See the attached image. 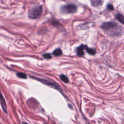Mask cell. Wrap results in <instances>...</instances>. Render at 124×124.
Here are the masks:
<instances>
[{
	"instance_id": "cell-3",
	"label": "cell",
	"mask_w": 124,
	"mask_h": 124,
	"mask_svg": "<svg viewBox=\"0 0 124 124\" xmlns=\"http://www.w3.org/2000/svg\"><path fill=\"white\" fill-rule=\"evenodd\" d=\"M117 26V24L116 22L110 21L103 23L101 27L104 30H109L112 29H113Z\"/></svg>"
},
{
	"instance_id": "cell-11",
	"label": "cell",
	"mask_w": 124,
	"mask_h": 124,
	"mask_svg": "<svg viewBox=\"0 0 124 124\" xmlns=\"http://www.w3.org/2000/svg\"><path fill=\"white\" fill-rule=\"evenodd\" d=\"M60 78L64 83H68L69 81V79L68 78L64 75H61L60 76Z\"/></svg>"
},
{
	"instance_id": "cell-2",
	"label": "cell",
	"mask_w": 124,
	"mask_h": 124,
	"mask_svg": "<svg viewBox=\"0 0 124 124\" xmlns=\"http://www.w3.org/2000/svg\"><path fill=\"white\" fill-rule=\"evenodd\" d=\"M77 7L73 4L65 5L61 7V11L64 14H73L76 12Z\"/></svg>"
},
{
	"instance_id": "cell-10",
	"label": "cell",
	"mask_w": 124,
	"mask_h": 124,
	"mask_svg": "<svg viewBox=\"0 0 124 124\" xmlns=\"http://www.w3.org/2000/svg\"><path fill=\"white\" fill-rule=\"evenodd\" d=\"M62 51L60 48H57L54 50L53 52V54L55 56H59L62 55Z\"/></svg>"
},
{
	"instance_id": "cell-7",
	"label": "cell",
	"mask_w": 124,
	"mask_h": 124,
	"mask_svg": "<svg viewBox=\"0 0 124 124\" xmlns=\"http://www.w3.org/2000/svg\"><path fill=\"white\" fill-rule=\"evenodd\" d=\"M91 4L93 6L97 7L102 4L103 1L100 0H92L91 1Z\"/></svg>"
},
{
	"instance_id": "cell-6",
	"label": "cell",
	"mask_w": 124,
	"mask_h": 124,
	"mask_svg": "<svg viewBox=\"0 0 124 124\" xmlns=\"http://www.w3.org/2000/svg\"><path fill=\"white\" fill-rule=\"evenodd\" d=\"M0 104L3 111H4L5 112H7V108H6V102L2 94H1V97H0Z\"/></svg>"
},
{
	"instance_id": "cell-5",
	"label": "cell",
	"mask_w": 124,
	"mask_h": 124,
	"mask_svg": "<svg viewBox=\"0 0 124 124\" xmlns=\"http://www.w3.org/2000/svg\"><path fill=\"white\" fill-rule=\"evenodd\" d=\"M85 45H81L80 46L78 47L77 48V54L78 56L81 57L84 54V52H83V49H85Z\"/></svg>"
},
{
	"instance_id": "cell-13",
	"label": "cell",
	"mask_w": 124,
	"mask_h": 124,
	"mask_svg": "<svg viewBox=\"0 0 124 124\" xmlns=\"http://www.w3.org/2000/svg\"><path fill=\"white\" fill-rule=\"evenodd\" d=\"M43 57H44V58L45 59H49L51 58V56L50 54L49 53H46V54H45L43 55Z\"/></svg>"
},
{
	"instance_id": "cell-4",
	"label": "cell",
	"mask_w": 124,
	"mask_h": 124,
	"mask_svg": "<svg viewBox=\"0 0 124 124\" xmlns=\"http://www.w3.org/2000/svg\"><path fill=\"white\" fill-rule=\"evenodd\" d=\"M33 78L35 79H36L37 80H39L40 82L43 83V84H46L48 86H49L52 88H54L55 89H56L57 90L59 89V87H58L57 85H55L54 83L53 82H51L49 81H48V80H45V79H41V78H36V77H33Z\"/></svg>"
},
{
	"instance_id": "cell-12",
	"label": "cell",
	"mask_w": 124,
	"mask_h": 124,
	"mask_svg": "<svg viewBox=\"0 0 124 124\" xmlns=\"http://www.w3.org/2000/svg\"><path fill=\"white\" fill-rule=\"evenodd\" d=\"M17 76L18 77L20 78H27V76L25 74L23 73H17Z\"/></svg>"
},
{
	"instance_id": "cell-9",
	"label": "cell",
	"mask_w": 124,
	"mask_h": 124,
	"mask_svg": "<svg viewBox=\"0 0 124 124\" xmlns=\"http://www.w3.org/2000/svg\"><path fill=\"white\" fill-rule=\"evenodd\" d=\"M85 49H86V50L87 51L88 53H89V54H90L91 55H94L95 53V51L94 49H93V48H89V47H87V46H85Z\"/></svg>"
},
{
	"instance_id": "cell-1",
	"label": "cell",
	"mask_w": 124,
	"mask_h": 124,
	"mask_svg": "<svg viewBox=\"0 0 124 124\" xmlns=\"http://www.w3.org/2000/svg\"><path fill=\"white\" fill-rule=\"evenodd\" d=\"M42 13V7L40 5L35 6L31 8L29 11L28 16L31 19L39 18Z\"/></svg>"
},
{
	"instance_id": "cell-8",
	"label": "cell",
	"mask_w": 124,
	"mask_h": 124,
	"mask_svg": "<svg viewBox=\"0 0 124 124\" xmlns=\"http://www.w3.org/2000/svg\"><path fill=\"white\" fill-rule=\"evenodd\" d=\"M116 18L121 23L124 25V17L120 14H118L116 15Z\"/></svg>"
},
{
	"instance_id": "cell-15",
	"label": "cell",
	"mask_w": 124,
	"mask_h": 124,
	"mask_svg": "<svg viewBox=\"0 0 124 124\" xmlns=\"http://www.w3.org/2000/svg\"><path fill=\"white\" fill-rule=\"evenodd\" d=\"M22 124H28V123H26V122H23V123H22Z\"/></svg>"
},
{
	"instance_id": "cell-14",
	"label": "cell",
	"mask_w": 124,
	"mask_h": 124,
	"mask_svg": "<svg viewBox=\"0 0 124 124\" xmlns=\"http://www.w3.org/2000/svg\"><path fill=\"white\" fill-rule=\"evenodd\" d=\"M108 8L109 10H113V7L112 5L111 4H108Z\"/></svg>"
}]
</instances>
